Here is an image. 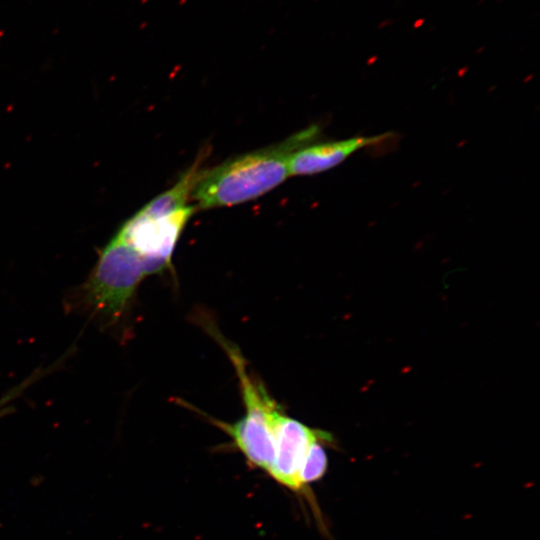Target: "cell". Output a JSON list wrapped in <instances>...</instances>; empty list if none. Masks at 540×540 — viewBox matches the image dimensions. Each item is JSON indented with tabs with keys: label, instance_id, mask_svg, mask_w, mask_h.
<instances>
[{
	"label": "cell",
	"instance_id": "6",
	"mask_svg": "<svg viewBox=\"0 0 540 540\" xmlns=\"http://www.w3.org/2000/svg\"><path fill=\"white\" fill-rule=\"evenodd\" d=\"M204 157L205 154L200 155L172 188L154 198L139 212L148 217H161L188 206V199L203 172L201 163Z\"/></svg>",
	"mask_w": 540,
	"mask_h": 540
},
{
	"label": "cell",
	"instance_id": "4",
	"mask_svg": "<svg viewBox=\"0 0 540 540\" xmlns=\"http://www.w3.org/2000/svg\"><path fill=\"white\" fill-rule=\"evenodd\" d=\"M326 433L306 426L278 408L273 415L275 453L267 474L292 492H302L298 475L303 460L311 443Z\"/></svg>",
	"mask_w": 540,
	"mask_h": 540
},
{
	"label": "cell",
	"instance_id": "8",
	"mask_svg": "<svg viewBox=\"0 0 540 540\" xmlns=\"http://www.w3.org/2000/svg\"><path fill=\"white\" fill-rule=\"evenodd\" d=\"M38 374L39 372L34 374L31 378L25 380L23 383L13 388L0 398V417H3L7 413H10V411L12 410L10 403L38 378Z\"/></svg>",
	"mask_w": 540,
	"mask_h": 540
},
{
	"label": "cell",
	"instance_id": "10",
	"mask_svg": "<svg viewBox=\"0 0 540 540\" xmlns=\"http://www.w3.org/2000/svg\"><path fill=\"white\" fill-rule=\"evenodd\" d=\"M424 21H425V20H424L423 18L417 19V20L414 22L413 27H414V28H419V27H421V26L423 25Z\"/></svg>",
	"mask_w": 540,
	"mask_h": 540
},
{
	"label": "cell",
	"instance_id": "3",
	"mask_svg": "<svg viewBox=\"0 0 540 540\" xmlns=\"http://www.w3.org/2000/svg\"><path fill=\"white\" fill-rule=\"evenodd\" d=\"M195 210V206H186L161 217L138 211L115 236L140 257L147 275L159 274L171 268L175 246Z\"/></svg>",
	"mask_w": 540,
	"mask_h": 540
},
{
	"label": "cell",
	"instance_id": "11",
	"mask_svg": "<svg viewBox=\"0 0 540 540\" xmlns=\"http://www.w3.org/2000/svg\"><path fill=\"white\" fill-rule=\"evenodd\" d=\"M486 0H478L477 5H482Z\"/></svg>",
	"mask_w": 540,
	"mask_h": 540
},
{
	"label": "cell",
	"instance_id": "5",
	"mask_svg": "<svg viewBox=\"0 0 540 540\" xmlns=\"http://www.w3.org/2000/svg\"><path fill=\"white\" fill-rule=\"evenodd\" d=\"M388 134L355 136L344 140L310 143L292 153L289 159L290 176L313 175L330 170L353 153L386 140Z\"/></svg>",
	"mask_w": 540,
	"mask_h": 540
},
{
	"label": "cell",
	"instance_id": "2",
	"mask_svg": "<svg viewBox=\"0 0 540 540\" xmlns=\"http://www.w3.org/2000/svg\"><path fill=\"white\" fill-rule=\"evenodd\" d=\"M140 257L114 236L84 286L85 301L103 317L118 320L129 307L139 284L147 277Z\"/></svg>",
	"mask_w": 540,
	"mask_h": 540
},
{
	"label": "cell",
	"instance_id": "9",
	"mask_svg": "<svg viewBox=\"0 0 540 540\" xmlns=\"http://www.w3.org/2000/svg\"><path fill=\"white\" fill-rule=\"evenodd\" d=\"M395 23V20L393 19H385L383 20L382 22H380L378 25H377V28L378 29H382V28H385L387 26H391Z\"/></svg>",
	"mask_w": 540,
	"mask_h": 540
},
{
	"label": "cell",
	"instance_id": "12",
	"mask_svg": "<svg viewBox=\"0 0 540 540\" xmlns=\"http://www.w3.org/2000/svg\"><path fill=\"white\" fill-rule=\"evenodd\" d=\"M496 1H497V2H502V1H504V0H496Z\"/></svg>",
	"mask_w": 540,
	"mask_h": 540
},
{
	"label": "cell",
	"instance_id": "1",
	"mask_svg": "<svg viewBox=\"0 0 540 540\" xmlns=\"http://www.w3.org/2000/svg\"><path fill=\"white\" fill-rule=\"evenodd\" d=\"M319 134V127L312 125L279 143L203 170L190 199L199 209H211L238 205L266 194L290 176L292 153L315 142Z\"/></svg>",
	"mask_w": 540,
	"mask_h": 540
},
{
	"label": "cell",
	"instance_id": "7",
	"mask_svg": "<svg viewBox=\"0 0 540 540\" xmlns=\"http://www.w3.org/2000/svg\"><path fill=\"white\" fill-rule=\"evenodd\" d=\"M332 440V435L326 433L324 436L314 440L309 446L298 475L303 491H307L308 484L320 480L326 474L328 456L324 443H332Z\"/></svg>",
	"mask_w": 540,
	"mask_h": 540
}]
</instances>
